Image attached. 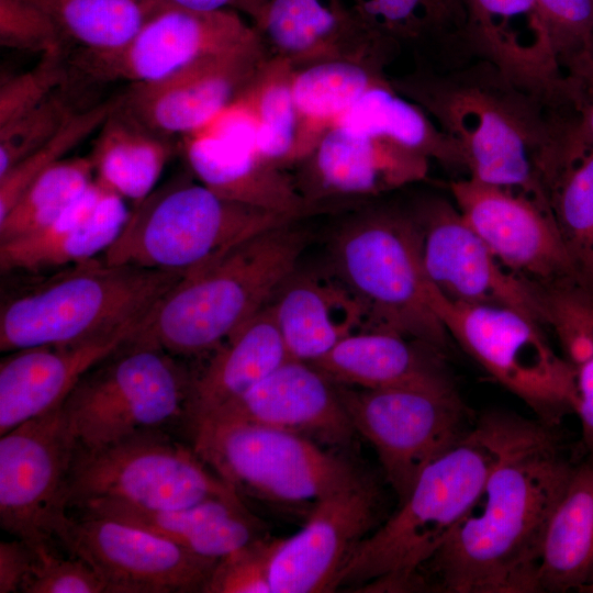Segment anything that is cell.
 I'll list each match as a JSON object with an SVG mask.
<instances>
[{"instance_id": "obj_37", "label": "cell", "mask_w": 593, "mask_h": 593, "mask_svg": "<svg viewBox=\"0 0 593 593\" xmlns=\"http://www.w3.org/2000/svg\"><path fill=\"white\" fill-rule=\"evenodd\" d=\"M54 20L66 43L79 51L102 53L133 38L156 14L165 0H34Z\"/></svg>"}, {"instance_id": "obj_33", "label": "cell", "mask_w": 593, "mask_h": 593, "mask_svg": "<svg viewBox=\"0 0 593 593\" xmlns=\"http://www.w3.org/2000/svg\"><path fill=\"white\" fill-rule=\"evenodd\" d=\"M180 142L145 126L119 105L110 112L89 154L94 180L133 206L157 186Z\"/></svg>"}, {"instance_id": "obj_16", "label": "cell", "mask_w": 593, "mask_h": 593, "mask_svg": "<svg viewBox=\"0 0 593 593\" xmlns=\"http://www.w3.org/2000/svg\"><path fill=\"white\" fill-rule=\"evenodd\" d=\"M430 283L448 300L514 310L547 325L542 290L507 269L466 223L458 209L430 200L413 212Z\"/></svg>"}, {"instance_id": "obj_3", "label": "cell", "mask_w": 593, "mask_h": 593, "mask_svg": "<svg viewBox=\"0 0 593 593\" xmlns=\"http://www.w3.org/2000/svg\"><path fill=\"white\" fill-rule=\"evenodd\" d=\"M549 426L515 414H483L429 462L399 510L356 547L336 589L348 584L403 591L421 586L418 571L437 553L511 451Z\"/></svg>"}, {"instance_id": "obj_25", "label": "cell", "mask_w": 593, "mask_h": 593, "mask_svg": "<svg viewBox=\"0 0 593 593\" xmlns=\"http://www.w3.org/2000/svg\"><path fill=\"white\" fill-rule=\"evenodd\" d=\"M131 213L126 201L96 180L53 223L0 243L1 273L40 275L102 255Z\"/></svg>"}, {"instance_id": "obj_32", "label": "cell", "mask_w": 593, "mask_h": 593, "mask_svg": "<svg viewBox=\"0 0 593 593\" xmlns=\"http://www.w3.org/2000/svg\"><path fill=\"white\" fill-rule=\"evenodd\" d=\"M289 359L266 305L210 353L203 367L193 369L191 428L194 421L236 400Z\"/></svg>"}, {"instance_id": "obj_38", "label": "cell", "mask_w": 593, "mask_h": 593, "mask_svg": "<svg viewBox=\"0 0 593 593\" xmlns=\"http://www.w3.org/2000/svg\"><path fill=\"white\" fill-rule=\"evenodd\" d=\"M257 125V149L268 164L287 170L300 161V116L292 92V66L268 58L240 97Z\"/></svg>"}, {"instance_id": "obj_12", "label": "cell", "mask_w": 593, "mask_h": 593, "mask_svg": "<svg viewBox=\"0 0 593 593\" xmlns=\"http://www.w3.org/2000/svg\"><path fill=\"white\" fill-rule=\"evenodd\" d=\"M351 423L373 447L402 503L423 469L472 427L456 387L353 389L338 384Z\"/></svg>"}, {"instance_id": "obj_41", "label": "cell", "mask_w": 593, "mask_h": 593, "mask_svg": "<svg viewBox=\"0 0 593 593\" xmlns=\"http://www.w3.org/2000/svg\"><path fill=\"white\" fill-rule=\"evenodd\" d=\"M59 90L40 105L0 126V178L54 137L77 112Z\"/></svg>"}, {"instance_id": "obj_40", "label": "cell", "mask_w": 593, "mask_h": 593, "mask_svg": "<svg viewBox=\"0 0 593 593\" xmlns=\"http://www.w3.org/2000/svg\"><path fill=\"white\" fill-rule=\"evenodd\" d=\"M116 103L118 98L78 110L54 137L0 178V221L41 174L67 158V154L101 127Z\"/></svg>"}, {"instance_id": "obj_26", "label": "cell", "mask_w": 593, "mask_h": 593, "mask_svg": "<svg viewBox=\"0 0 593 593\" xmlns=\"http://www.w3.org/2000/svg\"><path fill=\"white\" fill-rule=\"evenodd\" d=\"M477 59L499 67L519 86L547 98L560 93L563 70L536 0H466Z\"/></svg>"}, {"instance_id": "obj_7", "label": "cell", "mask_w": 593, "mask_h": 593, "mask_svg": "<svg viewBox=\"0 0 593 593\" xmlns=\"http://www.w3.org/2000/svg\"><path fill=\"white\" fill-rule=\"evenodd\" d=\"M192 377L186 359L136 333L88 370L64 400L76 446L97 448L148 430L176 435L182 428L190 435Z\"/></svg>"}, {"instance_id": "obj_11", "label": "cell", "mask_w": 593, "mask_h": 593, "mask_svg": "<svg viewBox=\"0 0 593 593\" xmlns=\"http://www.w3.org/2000/svg\"><path fill=\"white\" fill-rule=\"evenodd\" d=\"M430 305L448 335L499 383L553 427L577 404V371L542 326L502 306L454 302L433 284Z\"/></svg>"}, {"instance_id": "obj_20", "label": "cell", "mask_w": 593, "mask_h": 593, "mask_svg": "<svg viewBox=\"0 0 593 593\" xmlns=\"http://www.w3.org/2000/svg\"><path fill=\"white\" fill-rule=\"evenodd\" d=\"M429 160L391 139L331 126L296 166V189L323 212L423 180Z\"/></svg>"}, {"instance_id": "obj_27", "label": "cell", "mask_w": 593, "mask_h": 593, "mask_svg": "<svg viewBox=\"0 0 593 593\" xmlns=\"http://www.w3.org/2000/svg\"><path fill=\"white\" fill-rule=\"evenodd\" d=\"M361 23L414 67L445 71L477 59L466 0H349Z\"/></svg>"}, {"instance_id": "obj_5", "label": "cell", "mask_w": 593, "mask_h": 593, "mask_svg": "<svg viewBox=\"0 0 593 593\" xmlns=\"http://www.w3.org/2000/svg\"><path fill=\"white\" fill-rule=\"evenodd\" d=\"M183 275L101 258L60 269L2 301L0 350L77 344L142 324Z\"/></svg>"}, {"instance_id": "obj_39", "label": "cell", "mask_w": 593, "mask_h": 593, "mask_svg": "<svg viewBox=\"0 0 593 593\" xmlns=\"http://www.w3.org/2000/svg\"><path fill=\"white\" fill-rule=\"evenodd\" d=\"M89 155L67 157L41 174L0 221V243L34 233L60 216L92 183Z\"/></svg>"}, {"instance_id": "obj_13", "label": "cell", "mask_w": 593, "mask_h": 593, "mask_svg": "<svg viewBox=\"0 0 593 593\" xmlns=\"http://www.w3.org/2000/svg\"><path fill=\"white\" fill-rule=\"evenodd\" d=\"M75 446L61 405L1 435L0 526L35 553L56 550Z\"/></svg>"}, {"instance_id": "obj_18", "label": "cell", "mask_w": 593, "mask_h": 593, "mask_svg": "<svg viewBox=\"0 0 593 593\" xmlns=\"http://www.w3.org/2000/svg\"><path fill=\"white\" fill-rule=\"evenodd\" d=\"M449 189L462 219L507 269L540 289L580 283L549 211L469 177Z\"/></svg>"}, {"instance_id": "obj_52", "label": "cell", "mask_w": 593, "mask_h": 593, "mask_svg": "<svg viewBox=\"0 0 593 593\" xmlns=\"http://www.w3.org/2000/svg\"><path fill=\"white\" fill-rule=\"evenodd\" d=\"M581 592L593 593V581L583 588Z\"/></svg>"}, {"instance_id": "obj_15", "label": "cell", "mask_w": 593, "mask_h": 593, "mask_svg": "<svg viewBox=\"0 0 593 593\" xmlns=\"http://www.w3.org/2000/svg\"><path fill=\"white\" fill-rule=\"evenodd\" d=\"M255 38L250 23L235 10L169 4L125 45L102 53L78 49L70 64L93 81L147 83Z\"/></svg>"}, {"instance_id": "obj_48", "label": "cell", "mask_w": 593, "mask_h": 593, "mask_svg": "<svg viewBox=\"0 0 593 593\" xmlns=\"http://www.w3.org/2000/svg\"><path fill=\"white\" fill-rule=\"evenodd\" d=\"M35 556V551L21 539L0 542V593L20 592Z\"/></svg>"}, {"instance_id": "obj_28", "label": "cell", "mask_w": 593, "mask_h": 593, "mask_svg": "<svg viewBox=\"0 0 593 593\" xmlns=\"http://www.w3.org/2000/svg\"><path fill=\"white\" fill-rule=\"evenodd\" d=\"M268 305L292 360L313 363L365 327L361 306L332 272L295 268Z\"/></svg>"}, {"instance_id": "obj_34", "label": "cell", "mask_w": 593, "mask_h": 593, "mask_svg": "<svg viewBox=\"0 0 593 593\" xmlns=\"http://www.w3.org/2000/svg\"><path fill=\"white\" fill-rule=\"evenodd\" d=\"M593 581V460L574 466L549 518L538 567L539 592L582 591Z\"/></svg>"}, {"instance_id": "obj_47", "label": "cell", "mask_w": 593, "mask_h": 593, "mask_svg": "<svg viewBox=\"0 0 593 593\" xmlns=\"http://www.w3.org/2000/svg\"><path fill=\"white\" fill-rule=\"evenodd\" d=\"M562 92L578 127L593 141V57L585 51L562 66Z\"/></svg>"}, {"instance_id": "obj_42", "label": "cell", "mask_w": 593, "mask_h": 593, "mask_svg": "<svg viewBox=\"0 0 593 593\" xmlns=\"http://www.w3.org/2000/svg\"><path fill=\"white\" fill-rule=\"evenodd\" d=\"M0 44L40 56L65 51L67 45L54 20L34 0H0Z\"/></svg>"}, {"instance_id": "obj_21", "label": "cell", "mask_w": 593, "mask_h": 593, "mask_svg": "<svg viewBox=\"0 0 593 593\" xmlns=\"http://www.w3.org/2000/svg\"><path fill=\"white\" fill-rule=\"evenodd\" d=\"M379 507L369 479L320 500L298 533L278 539L269 563L271 593L334 591L349 557L376 528Z\"/></svg>"}, {"instance_id": "obj_24", "label": "cell", "mask_w": 593, "mask_h": 593, "mask_svg": "<svg viewBox=\"0 0 593 593\" xmlns=\"http://www.w3.org/2000/svg\"><path fill=\"white\" fill-rule=\"evenodd\" d=\"M143 323L77 344L8 353L0 362V435L61 405L79 379L131 339Z\"/></svg>"}, {"instance_id": "obj_49", "label": "cell", "mask_w": 593, "mask_h": 593, "mask_svg": "<svg viewBox=\"0 0 593 593\" xmlns=\"http://www.w3.org/2000/svg\"><path fill=\"white\" fill-rule=\"evenodd\" d=\"M574 368L578 394L574 412L581 421L588 458L593 460V357Z\"/></svg>"}, {"instance_id": "obj_43", "label": "cell", "mask_w": 593, "mask_h": 593, "mask_svg": "<svg viewBox=\"0 0 593 593\" xmlns=\"http://www.w3.org/2000/svg\"><path fill=\"white\" fill-rule=\"evenodd\" d=\"M65 51L41 55L31 69L0 86V126L40 105L59 90L67 77Z\"/></svg>"}, {"instance_id": "obj_45", "label": "cell", "mask_w": 593, "mask_h": 593, "mask_svg": "<svg viewBox=\"0 0 593 593\" xmlns=\"http://www.w3.org/2000/svg\"><path fill=\"white\" fill-rule=\"evenodd\" d=\"M20 592L107 593V585L86 561L71 555L63 557L56 549L36 553Z\"/></svg>"}, {"instance_id": "obj_2", "label": "cell", "mask_w": 593, "mask_h": 593, "mask_svg": "<svg viewBox=\"0 0 593 593\" xmlns=\"http://www.w3.org/2000/svg\"><path fill=\"white\" fill-rule=\"evenodd\" d=\"M573 469L552 427L506 455L427 562L438 586L452 593L539 592L545 532Z\"/></svg>"}, {"instance_id": "obj_22", "label": "cell", "mask_w": 593, "mask_h": 593, "mask_svg": "<svg viewBox=\"0 0 593 593\" xmlns=\"http://www.w3.org/2000/svg\"><path fill=\"white\" fill-rule=\"evenodd\" d=\"M248 18L268 58L292 67L347 58L385 69L398 52L370 32L349 0H244Z\"/></svg>"}, {"instance_id": "obj_10", "label": "cell", "mask_w": 593, "mask_h": 593, "mask_svg": "<svg viewBox=\"0 0 593 593\" xmlns=\"http://www.w3.org/2000/svg\"><path fill=\"white\" fill-rule=\"evenodd\" d=\"M210 499L242 500L192 445L175 434L148 430L97 448L75 446L67 480V512L94 500L172 510Z\"/></svg>"}, {"instance_id": "obj_36", "label": "cell", "mask_w": 593, "mask_h": 593, "mask_svg": "<svg viewBox=\"0 0 593 593\" xmlns=\"http://www.w3.org/2000/svg\"><path fill=\"white\" fill-rule=\"evenodd\" d=\"M337 123L391 139L447 168L466 170L458 146L421 107L399 93L389 77L366 91Z\"/></svg>"}, {"instance_id": "obj_44", "label": "cell", "mask_w": 593, "mask_h": 593, "mask_svg": "<svg viewBox=\"0 0 593 593\" xmlns=\"http://www.w3.org/2000/svg\"><path fill=\"white\" fill-rule=\"evenodd\" d=\"M277 541L264 536L219 559L203 592L271 593L269 563Z\"/></svg>"}, {"instance_id": "obj_8", "label": "cell", "mask_w": 593, "mask_h": 593, "mask_svg": "<svg viewBox=\"0 0 593 593\" xmlns=\"http://www.w3.org/2000/svg\"><path fill=\"white\" fill-rule=\"evenodd\" d=\"M194 180L191 174L181 175L156 187L131 209L101 259L186 273L259 232L298 222L226 199Z\"/></svg>"}, {"instance_id": "obj_9", "label": "cell", "mask_w": 593, "mask_h": 593, "mask_svg": "<svg viewBox=\"0 0 593 593\" xmlns=\"http://www.w3.org/2000/svg\"><path fill=\"white\" fill-rule=\"evenodd\" d=\"M201 459L238 494L280 504H312L366 478L318 443L254 422L209 415L191 428Z\"/></svg>"}, {"instance_id": "obj_29", "label": "cell", "mask_w": 593, "mask_h": 593, "mask_svg": "<svg viewBox=\"0 0 593 593\" xmlns=\"http://www.w3.org/2000/svg\"><path fill=\"white\" fill-rule=\"evenodd\" d=\"M72 510L139 527L216 560L264 537L259 519L242 500L210 499L172 510H152L119 500H94Z\"/></svg>"}, {"instance_id": "obj_51", "label": "cell", "mask_w": 593, "mask_h": 593, "mask_svg": "<svg viewBox=\"0 0 593 593\" xmlns=\"http://www.w3.org/2000/svg\"><path fill=\"white\" fill-rule=\"evenodd\" d=\"M591 56L593 57V31H592V34H591V38H590V43H589V46H588V49H586Z\"/></svg>"}, {"instance_id": "obj_30", "label": "cell", "mask_w": 593, "mask_h": 593, "mask_svg": "<svg viewBox=\"0 0 593 593\" xmlns=\"http://www.w3.org/2000/svg\"><path fill=\"white\" fill-rule=\"evenodd\" d=\"M441 351L396 333L361 329L311 365L337 384L360 389L454 387Z\"/></svg>"}, {"instance_id": "obj_46", "label": "cell", "mask_w": 593, "mask_h": 593, "mask_svg": "<svg viewBox=\"0 0 593 593\" xmlns=\"http://www.w3.org/2000/svg\"><path fill=\"white\" fill-rule=\"evenodd\" d=\"M553 53L563 64L588 49L593 31V0H536Z\"/></svg>"}, {"instance_id": "obj_4", "label": "cell", "mask_w": 593, "mask_h": 593, "mask_svg": "<svg viewBox=\"0 0 593 593\" xmlns=\"http://www.w3.org/2000/svg\"><path fill=\"white\" fill-rule=\"evenodd\" d=\"M306 239L292 222L235 244L186 272L137 334L183 359L212 353L269 304L296 268Z\"/></svg>"}, {"instance_id": "obj_23", "label": "cell", "mask_w": 593, "mask_h": 593, "mask_svg": "<svg viewBox=\"0 0 593 593\" xmlns=\"http://www.w3.org/2000/svg\"><path fill=\"white\" fill-rule=\"evenodd\" d=\"M209 415L254 422L331 446L348 445L356 432L338 384L311 363L292 359Z\"/></svg>"}, {"instance_id": "obj_50", "label": "cell", "mask_w": 593, "mask_h": 593, "mask_svg": "<svg viewBox=\"0 0 593 593\" xmlns=\"http://www.w3.org/2000/svg\"><path fill=\"white\" fill-rule=\"evenodd\" d=\"M167 3L199 11L231 9L238 11L244 0H165Z\"/></svg>"}, {"instance_id": "obj_31", "label": "cell", "mask_w": 593, "mask_h": 593, "mask_svg": "<svg viewBox=\"0 0 593 593\" xmlns=\"http://www.w3.org/2000/svg\"><path fill=\"white\" fill-rule=\"evenodd\" d=\"M540 181L580 283L593 281V141L573 115L544 158Z\"/></svg>"}, {"instance_id": "obj_1", "label": "cell", "mask_w": 593, "mask_h": 593, "mask_svg": "<svg viewBox=\"0 0 593 593\" xmlns=\"http://www.w3.org/2000/svg\"><path fill=\"white\" fill-rule=\"evenodd\" d=\"M389 79L458 146L469 178L549 211L540 166L567 121L563 100L527 90L484 59Z\"/></svg>"}, {"instance_id": "obj_35", "label": "cell", "mask_w": 593, "mask_h": 593, "mask_svg": "<svg viewBox=\"0 0 593 593\" xmlns=\"http://www.w3.org/2000/svg\"><path fill=\"white\" fill-rule=\"evenodd\" d=\"M385 79L383 68L347 58L292 67V92L300 116V161L366 91Z\"/></svg>"}, {"instance_id": "obj_19", "label": "cell", "mask_w": 593, "mask_h": 593, "mask_svg": "<svg viewBox=\"0 0 593 593\" xmlns=\"http://www.w3.org/2000/svg\"><path fill=\"white\" fill-rule=\"evenodd\" d=\"M267 59L257 37L164 79L131 83L119 96V105L150 130L181 138L236 102Z\"/></svg>"}, {"instance_id": "obj_6", "label": "cell", "mask_w": 593, "mask_h": 593, "mask_svg": "<svg viewBox=\"0 0 593 593\" xmlns=\"http://www.w3.org/2000/svg\"><path fill=\"white\" fill-rule=\"evenodd\" d=\"M329 270L362 309L363 329L392 332L444 350L448 333L430 305L422 237L413 213L369 208L329 242Z\"/></svg>"}, {"instance_id": "obj_17", "label": "cell", "mask_w": 593, "mask_h": 593, "mask_svg": "<svg viewBox=\"0 0 593 593\" xmlns=\"http://www.w3.org/2000/svg\"><path fill=\"white\" fill-rule=\"evenodd\" d=\"M179 142L189 172L217 194L296 220L320 212L293 176L259 156L256 120L242 99Z\"/></svg>"}, {"instance_id": "obj_14", "label": "cell", "mask_w": 593, "mask_h": 593, "mask_svg": "<svg viewBox=\"0 0 593 593\" xmlns=\"http://www.w3.org/2000/svg\"><path fill=\"white\" fill-rule=\"evenodd\" d=\"M56 539L99 574L107 593L203 592L217 563L139 527L92 514L68 515Z\"/></svg>"}]
</instances>
